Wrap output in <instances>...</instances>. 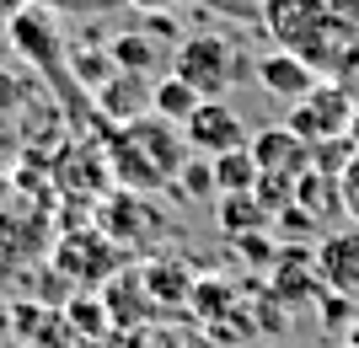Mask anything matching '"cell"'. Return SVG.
I'll return each mask as SVG.
<instances>
[{
	"label": "cell",
	"mask_w": 359,
	"mask_h": 348,
	"mask_svg": "<svg viewBox=\"0 0 359 348\" xmlns=\"http://www.w3.org/2000/svg\"><path fill=\"white\" fill-rule=\"evenodd\" d=\"M311 263H316V279H322L332 295L354 300V295H359V225L322 236V242H316V258H311Z\"/></svg>",
	"instance_id": "52a82bcc"
},
{
	"label": "cell",
	"mask_w": 359,
	"mask_h": 348,
	"mask_svg": "<svg viewBox=\"0 0 359 348\" xmlns=\"http://www.w3.org/2000/svg\"><path fill=\"white\" fill-rule=\"evenodd\" d=\"M285 129H295L306 145H332V139H348V129H354V97H348L344 86H327V81H316L311 97H300L295 107H290Z\"/></svg>",
	"instance_id": "3957f363"
},
{
	"label": "cell",
	"mask_w": 359,
	"mask_h": 348,
	"mask_svg": "<svg viewBox=\"0 0 359 348\" xmlns=\"http://www.w3.org/2000/svg\"><path fill=\"white\" fill-rule=\"evenodd\" d=\"M32 6H70V11H86V16H97L102 6H113V0H32Z\"/></svg>",
	"instance_id": "d6986e66"
},
{
	"label": "cell",
	"mask_w": 359,
	"mask_h": 348,
	"mask_svg": "<svg viewBox=\"0 0 359 348\" xmlns=\"http://www.w3.org/2000/svg\"><path fill=\"white\" fill-rule=\"evenodd\" d=\"M6 198H11V172H6V161H0V209H6Z\"/></svg>",
	"instance_id": "44dd1931"
},
{
	"label": "cell",
	"mask_w": 359,
	"mask_h": 348,
	"mask_svg": "<svg viewBox=\"0 0 359 348\" xmlns=\"http://www.w3.org/2000/svg\"><path fill=\"white\" fill-rule=\"evenodd\" d=\"M172 76L188 81L204 102H220L225 91L236 86V76H241V48L231 43L225 32H194V38L177 48Z\"/></svg>",
	"instance_id": "7a4b0ae2"
},
{
	"label": "cell",
	"mask_w": 359,
	"mask_h": 348,
	"mask_svg": "<svg viewBox=\"0 0 359 348\" xmlns=\"http://www.w3.org/2000/svg\"><path fill=\"white\" fill-rule=\"evenodd\" d=\"M338 198H344V214H348V225H359V145L348 151L344 172H338Z\"/></svg>",
	"instance_id": "e0dca14e"
},
{
	"label": "cell",
	"mask_w": 359,
	"mask_h": 348,
	"mask_svg": "<svg viewBox=\"0 0 359 348\" xmlns=\"http://www.w3.org/2000/svg\"><path fill=\"white\" fill-rule=\"evenodd\" d=\"M6 38H11L22 54H27L43 76L60 81V60H65V43H60V27H54V16L48 6H16L11 22H6Z\"/></svg>",
	"instance_id": "5b68a950"
},
{
	"label": "cell",
	"mask_w": 359,
	"mask_h": 348,
	"mask_svg": "<svg viewBox=\"0 0 359 348\" xmlns=\"http://www.w3.org/2000/svg\"><path fill=\"white\" fill-rule=\"evenodd\" d=\"M182 182V193L188 198H210L215 193V167H210V155H188V167L177 172Z\"/></svg>",
	"instance_id": "2e32d148"
},
{
	"label": "cell",
	"mask_w": 359,
	"mask_h": 348,
	"mask_svg": "<svg viewBox=\"0 0 359 348\" xmlns=\"http://www.w3.org/2000/svg\"><path fill=\"white\" fill-rule=\"evenodd\" d=\"M145 220H150V209L140 204V193H113V204L102 209V230H107V242H140L145 236Z\"/></svg>",
	"instance_id": "8fae6325"
},
{
	"label": "cell",
	"mask_w": 359,
	"mask_h": 348,
	"mask_svg": "<svg viewBox=\"0 0 359 348\" xmlns=\"http://www.w3.org/2000/svg\"><path fill=\"white\" fill-rule=\"evenodd\" d=\"M252 76H257V86L269 91L273 102H290V107H295L300 97H311L316 81H322L311 64L300 60V54H290V48H273V54H263Z\"/></svg>",
	"instance_id": "ba28073f"
},
{
	"label": "cell",
	"mask_w": 359,
	"mask_h": 348,
	"mask_svg": "<svg viewBox=\"0 0 359 348\" xmlns=\"http://www.w3.org/2000/svg\"><path fill=\"white\" fill-rule=\"evenodd\" d=\"M263 225H269V209H263L252 193L220 198V230H231V236H252V230H263Z\"/></svg>",
	"instance_id": "9a60e30c"
},
{
	"label": "cell",
	"mask_w": 359,
	"mask_h": 348,
	"mask_svg": "<svg viewBox=\"0 0 359 348\" xmlns=\"http://www.w3.org/2000/svg\"><path fill=\"white\" fill-rule=\"evenodd\" d=\"M60 263L65 273H75V279H97L102 273V263H113V242L107 236H70V242L60 246Z\"/></svg>",
	"instance_id": "7c38bea8"
},
{
	"label": "cell",
	"mask_w": 359,
	"mask_h": 348,
	"mask_svg": "<svg viewBox=\"0 0 359 348\" xmlns=\"http://www.w3.org/2000/svg\"><path fill=\"white\" fill-rule=\"evenodd\" d=\"M247 151L257 161V177H285V182H300L311 172V145L295 134V129H263V134L247 139Z\"/></svg>",
	"instance_id": "8992f818"
},
{
	"label": "cell",
	"mask_w": 359,
	"mask_h": 348,
	"mask_svg": "<svg viewBox=\"0 0 359 348\" xmlns=\"http://www.w3.org/2000/svg\"><path fill=\"white\" fill-rule=\"evenodd\" d=\"M263 27H269L273 48L300 54L316 76L327 64H344L348 43H354V27L332 0H263Z\"/></svg>",
	"instance_id": "6da1fadb"
},
{
	"label": "cell",
	"mask_w": 359,
	"mask_h": 348,
	"mask_svg": "<svg viewBox=\"0 0 359 348\" xmlns=\"http://www.w3.org/2000/svg\"><path fill=\"white\" fill-rule=\"evenodd\" d=\"M22 97H27V91H22V81H16L11 70H0V113H11V107H22Z\"/></svg>",
	"instance_id": "ac0fdd59"
},
{
	"label": "cell",
	"mask_w": 359,
	"mask_h": 348,
	"mask_svg": "<svg viewBox=\"0 0 359 348\" xmlns=\"http://www.w3.org/2000/svg\"><path fill=\"white\" fill-rule=\"evenodd\" d=\"M107 60H113V70H123V76H150L156 60H161V48L150 43L145 32H118L113 48H107Z\"/></svg>",
	"instance_id": "4fadbf2b"
},
{
	"label": "cell",
	"mask_w": 359,
	"mask_h": 348,
	"mask_svg": "<svg viewBox=\"0 0 359 348\" xmlns=\"http://www.w3.org/2000/svg\"><path fill=\"white\" fill-rule=\"evenodd\" d=\"M97 107H102L107 118H118V123L145 118V107H150V81H145V76H123V70H113V76L97 86Z\"/></svg>",
	"instance_id": "9c48e42d"
},
{
	"label": "cell",
	"mask_w": 359,
	"mask_h": 348,
	"mask_svg": "<svg viewBox=\"0 0 359 348\" xmlns=\"http://www.w3.org/2000/svg\"><path fill=\"white\" fill-rule=\"evenodd\" d=\"M129 6H135V11H150V16H156V11H172V6H182V0H129Z\"/></svg>",
	"instance_id": "ffe728a7"
},
{
	"label": "cell",
	"mask_w": 359,
	"mask_h": 348,
	"mask_svg": "<svg viewBox=\"0 0 359 348\" xmlns=\"http://www.w3.org/2000/svg\"><path fill=\"white\" fill-rule=\"evenodd\" d=\"M182 139L194 155H231V151H247V123L231 102H198V113L182 123Z\"/></svg>",
	"instance_id": "277c9868"
},
{
	"label": "cell",
	"mask_w": 359,
	"mask_h": 348,
	"mask_svg": "<svg viewBox=\"0 0 359 348\" xmlns=\"http://www.w3.org/2000/svg\"><path fill=\"white\" fill-rule=\"evenodd\" d=\"M215 193L231 198V193H252L257 188V161L252 151H231V155H215Z\"/></svg>",
	"instance_id": "5bb4252c"
},
{
	"label": "cell",
	"mask_w": 359,
	"mask_h": 348,
	"mask_svg": "<svg viewBox=\"0 0 359 348\" xmlns=\"http://www.w3.org/2000/svg\"><path fill=\"white\" fill-rule=\"evenodd\" d=\"M198 102H204V97H198L188 81H177V76H161L156 86H150V113H156L161 123H172V129H182V123L194 118Z\"/></svg>",
	"instance_id": "30bf717a"
}]
</instances>
